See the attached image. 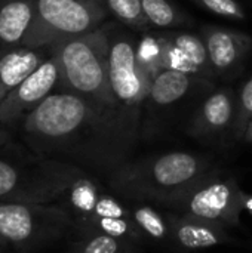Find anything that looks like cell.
<instances>
[{"instance_id": "1", "label": "cell", "mask_w": 252, "mask_h": 253, "mask_svg": "<svg viewBox=\"0 0 252 253\" xmlns=\"http://www.w3.org/2000/svg\"><path fill=\"white\" fill-rule=\"evenodd\" d=\"M61 181V194L56 200L73 219L80 236L108 234L141 243L146 236L132 221L129 206L110 188L104 187L76 165L52 160Z\"/></svg>"}, {"instance_id": "2", "label": "cell", "mask_w": 252, "mask_h": 253, "mask_svg": "<svg viewBox=\"0 0 252 253\" xmlns=\"http://www.w3.org/2000/svg\"><path fill=\"white\" fill-rule=\"evenodd\" d=\"M208 172L211 169L205 157L174 151L134 163L125 162L108 173L107 187L120 199L168 208Z\"/></svg>"}, {"instance_id": "3", "label": "cell", "mask_w": 252, "mask_h": 253, "mask_svg": "<svg viewBox=\"0 0 252 253\" xmlns=\"http://www.w3.org/2000/svg\"><path fill=\"white\" fill-rule=\"evenodd\" d=\"M108 30L110 27L105 25L61 40L50 46V52L58 61L59 86L64 90L80 95L102 110L123 111L110 83Z\"/></svg>"}, {"instance_id": "4", "label": "cell", "mask_w": 252, "mask_h": 253, "mask_svg": "<svg viewBox=\"0 0 252 253\" xmlns=\"http://www.w3.org/2000/svg\"><path fill=\"white\" fill-rule=\"evenodd\" d=\"M105 0H37L33 24L22 46L46 47L88 34L107 18Z\"/></svg>"}, {"instance_id": "5", "label": "cell", "mask_w": 252, "mask_h": 253, "mask_svg": "<svg viewBox=\"0 0 252 253\" xmlns=\"http://www.w3.org/2000/svg\"><path fill=\"white\" fill-rule=\"evenodd\" d=\"M71 227L70 213L58 203L0 202V236L21 249L58 240Z\"/></svg>"}, {"instance_id": "6", "label": "cell", "mask_w": 252, "mask_h": 253, "mask_svg": "<svg viewBox=\"0 0 252 253\" xmlns=\"http://www.w3.org/2000/svg\"><path fill=\"white\" fill-rule=\"evenodd\" d=\"M244 196L233 176L223 179L220 172H208L178 197L169 211L218 224L224 228L238 227L244 212Z\"/></svg>"}, {"instance_id": "7", "label": "cell", "mask_w": 252, "mask_h": 253, "mask_svg": "<svg viewBox=\"0 0 252 253\" xmlns=\"http://www.w3.org/2000/svg\"><path fill=\"white\" fill-rule=\"evenodd\" d=\"M108 74L113 93L122 108L135 111L149 98L151 80L137 64V43L132 36L126 33L113 34L108 30Z\"/></svg>"}, {"instance_id": "8", "label": "cell", "mask_w": 252, "mask_h": 253, "mask_svg": "<svg viewBox=\"0 0 252 253\" xmlns=\"http://www.w3.org/2000/svg\"><path fill=\"white\" fill-rule=\"evenodd\" d=\"M59 86V67L50 55L27 76L0 104V125L13 126L39 107Z\"/></svg>"}, {"instance_id": "9", "label": "cell", "mask_w": 252, "mask_h": 253, "mask_svg": "<svg viewBox=\"0 0 252 253\" xmlns=\"http://www.w3.org/2000/svg\"><path fill=\"white\" fill-rule=\"evenodd\" d=\"M59 185L39 163L25 172L12 162L0 159V200L13 203H56Z\"/></svg>"}, {"instance_id": "10", "label": "cell", "mask_w": 252, "mask_h": 253, "mask_svg": "<svg viewBox=\"0 0 252 253\" xmlns=\"http://www.w3.org/2000/svg\"><path fill=\"white\" fill-rule=\"evenodd\" d=\"M166 219L171 228V240L187 251L208 249L236 242L232 236H229L226 231L227 228L218 224L186 216L174 211L166 215Z\"/></svg>"}, {"instance_id": "11", "label": "cell", "mask_w": 252, "mask_h": 253, "mask_svg": "<svg viewBox=\"0 0 252 253\" xmlns=\"http://www.w3.org/2000/svg\"><path fill=\"white\" fill-rule=\"evenodd\" d=\"M202 36L214 73L233 70L251 49V37L230 28L206 25L202 28Z\"/></svg>"}, {"instance_id": "12", "label": "cell", "mask_w": 252, "mask_h": 253, "mask_svg": "<svg viewBox=\"0 0 252 253\" xmlns=\"http://www.w3.org/2000/svg\"><path fill=\"white\" fill-rule=\"evenodd\" d=\"M37 0H0V56L22 46L33 24Z\"/></svg>"}, {"instance_id": "13", "label": "cell", "mask_w": 252, "mask_h": 253, "mask_svg": "<svg viewBox=\"0 0 252 253\" xmlns=\"http://www.w3.org/2000/svg\"><path fill=\"white\" fill-rule=\"evenodd\" d=\"M49 55H50V46L46 47L19 46L1 55L0 56V104Z\"/></svg>"}, {"instance_id": "14", "label": "cell", "mask_w": 252, "mask_h": 253, "mask_svg": "<svg viewBox=\"0 0 252 253\" xmlns=\"http://www.w3.org/2000/svg\"><path fill=\"white\" fill-rule=\"evenodd\" d=\"M235 116L232 90H217L202 104L190 125L189 132L195 138L218 133L224 130L232 122H235Z\"/></svg>"}, {"instance_id": "15", "label": "cell", "mask_w": 252, "mask_h": 253, "mask_svg": "<svg viewBox=\"0 0 252 253\" xmlns=\"http://www.w3.org/2000/svg\"><path fill=\"white\" fill-rule=\"evenodd\" d=\"M195 79L196 76H190L181 71L163 70L153 79L149 99L160 107L171 105L189 92Z\"/></svg>"}, {"instance_id": "16", "label": "cell", "mask_w": 252, "mask_h": 253, "mask_svg": "<svg viewBox=\"0 0 252 253\" xmlns=\"http://www.w3.org/2000/svg\"><path fill=\"white\" fill-rule=\"evenodd\" d=\"M128 206L132 221L146 237L157 242L171 240V228L166 216L160 215L150 203L132 202Z\"/></svg>"}, {"instance_id": "17", "label": "cell", "mask_w": 252, "mask_h": 253, "mask_svg": "<svg viewBox=\"0 0 252 253\" xmlns=\"http://www.w3.org/2000/svg\"><path fill=\"white\" fill-rule=\"evenodd\" d=\"M144 13L153 27H180L190 18L168 0H141Z\"/></svg>"}, {"instance_id": "18", "label": "cell", "mask_w": 252, "mask_h": 253, "mask_svg": "<svg viewBox=\"0 0 252 253\" xmlns=\"http://www.w3.org/2000/svg\"><path fill=\"white\" fill-rule=\"evenodd\" d=\"M135 56H137V64L141 68V71L147 74L150 80L153 82V79L159 73L163 71L160 36L159 37H154L150 34L143 36L135 46Z\"/></svg>"}, {"instance_id": "19", "label": "cell", "mask_w": 252, "mask_h": 253, "mask_svg": "<svg viewBox=\"0 0 252 253\" xmlns=\"http://www.w3.org/2000/svg\"><path fill=\"white\" fill-rule=\"evenodd\" d=\"M134 242L113 237L108 234H89L82 236V239L74 246L73 253H125L132 252Z\"/></svg>"}, {"instance_id": "20", "label": "cell", "mask_w": 252, "mask_h": 253, "mask_svg": "<svg viewBox=\"0 0 252 253\" xmlns=\"http://www.w3.org/2000/svg\"><path fill=\"white\" fill-rule=\"evenodd\" d=\"M166 36L190 58V61L201 70L203 76L214 73L203 39L190 33H171Z\"/></svg>"}, {"instance_id": "21", "label": "cell", "mask_w": 252, "mask_h": 253, "mask_svg": "<svg viewBox=\"0 0 252 253\" xmlns=\"http://www.w3.org/2000/svg\"><path fill=\"white\" fill-rule=\"evenodd\" d=\"M105 4L108 12L125 25L137 30H144L150 27L141 0H105Z\"/></svg>"}, {"instance_id": "22", "label": "cell", "mask_w": 252, "mask_h": 253, "mask_svg": "<svg viewBox=\"0 0 252 253\" xmlns=\"http://www.w3.org/2000/svg\"><path fill=\"white\" fill-rule=\"evenodd\" d=\"M160 42H162L163 70H175V71H181L190 76H202L201 70L166 34L160 36Z\"/></svg>"}, {"instance_id": "23", "label": "cell", "mask_w": 252, "mask_h": 253, "mask_svg": "<svg viewBox=\"0 0 252 253\" xmlns=\"http://www.w3.org/2000/svg\"><path fill=\"white\" fill-rule=\"evenodd\" d=\"M252 120V76L247 80V83L242 86L239 98H238V107H236V116L233 122V130L236 139H244L248 125Z\"/></svg>"}, {"instance_id": "24", "label": "cell", "mask_w": 252, "mask_h": 253, "mask_svg": "<svg viewBox=\"0 0 252 253\" xmlns=\"http://www.w3.org/2000/svg\"><path fill=\"white\" fill-rule=\"evenodd\" d=\"M193 1H196L206 10H209L215 15L224 16V18L242 21L247 16L242 4L238 0H193Z\"/></svg>"}, {"instance_id": "25", "label": "cell", "mask_w": 252, "mask_h": 253, "mask_svg": "<svg viewBox=\"0 0 252 253\" xmlns=\"http://www.w3.org/2000/svg\"><path fill=\"white\" fill-rule=\"evenodd\" d=\"M9 141H10V133H9L4 127L0 126V148H1L3 145H6Z\"/></svg>"}, {"instance_id": "26", "label": "cell", "mask_w": 252, "mask_h": 253, "mask_svg": "<svg viewBox=\"0 0 252 253\" xmlns=\"http://www.w3.org/2000/svg\"><path fill=\"white\" fill-rule=\"evenodd\" d=\"M244 211H247L252 216V194H247L244 196Z\"/></svg>"}, {"instance_id": "27", "label": "cell", "mask_w": 252, "mask_h": 253, "mask_svg": "<svg viewBox=\"0 0 252 253\" xmlns=\"http://www.w3.org/2000/svg\"><path fill=\"white\" fill-rule=\"evenodd\" d=\"M244 141H245V142H252V120H251V123L248 125V127H247V132H245Z\"/></svg>"}, {"instance_id": "28", "label": "cell", "mask_w": 252, "mask_h": 253, "mask_svg": "<svg viewBox=\"0 0 252 253\" xmlns=\"http://www.w3.org/2000/svg\"><path fill=\"white\" fill-rule=\"evenodd\" d=\"M7 245H9V243H7V242H6V240H4V239H3V237L0 236V246L6 249V248H7Z\"/></svg>"}, {"instance_id": "29", "label": "cell", "mask_w": 252, "mask_h": 253, "mask_svg": "<svg viewBox=\"0 0 252 253\" xmlns=\"http://www.w3.org/2000/svg\"><path fill=\"white\" fill-rule=\"evenodd\" d=\"M1 252H6V251H4V248H1V246H0V253Z\"/></svg>"}, {"instance_id": "30", "label": "cell", "mask_w": 252, "mask_h": 253, "mask_svg": "<svg viewBox=\"0 0 252 253\" xmlns=\"http://www.w3.org/2000/svg\"><path fill=\"white\" fill-rule=\"evenodd\" d=\"M125 253H132V252H125Z\"/></svg>"}, {"instance_id": "31", "label": "cell", "mask_w": 252, "mask_h": 253, "mask_svg": "<svg viewBox=\"0 0 252 253\" xmlns=\"http://www.w3.org/2000/svg\"><path fill=\"white\" fill-rule=\"evenodd\" d=\"M1 253H9V252H1Z\"/></svg>"}]
</instances>
